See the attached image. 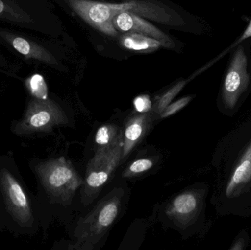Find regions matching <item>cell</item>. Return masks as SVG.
Here are the masks:
<instances>
[{"instance_id": "obj_1", "label": "cell", "mask_w": 251, "mask_h": 250, "mask_svg": "<svg viewBox=\"0 0 251 250\" xmlns=\"http://www.w3.org/2000/svg\"><path fill=\"white\" fill-rule=\"evenodd\" d=\"M38 228L37 205L12 156H0V230L32 236Z\"/></svg>"}, {"instance_id": "obj_2", "label": "cell", "mask_w": 251, "mask_h": 250, "mask_svg": "<svg viewBox=\"0 0 251 250\" xmlns=\"http://www.w3.org/2000/svg\"><path fill=\"white\" fill-rule=\"evenodd\" d=\"M231 139L234 157L229 154L226 161L220 199L223 209L242 214L251 204V123L239 128Z\"/></svg>"}, {"instance_id": "obj_3", "label": "cell", "mask_w": 251, "mask_h": 250, "mask_svg": "<svg viewBox=\"0 0 251 250\" xmlns=\"http://www.w3.org/2000/svg\"><path fill=\"white\" fill-rule=\"evenodd\" d=\"M229 59L221 79L219 103L223 110L234 112L251 91V39L228 50Z\"/></svg>"}, {"instance_id": "obj_4", "label": "cell", "mask_w": 251, "mask_h": 250, "mask_svg": "<svg viewBox=\"0 0 251 250\" xmlns=\"http://www.w3.org/2000/svg\"><path fill=\"white\" fill-rule=\"evenodd\" d=\"M66 2L90 25L111 36L118 34L113 24V19L122 12H134L136 14L160 22L168 19L162 8L150 3L132 1L110 4L90 0H66Z\"/></svg>"}, {"instance_id": "obj_5", "label": "cell", "mask_w": 251, "mask_h": 250, "mask_svg": "<svg viewBox=\"0 0 251 250\" xmlns=\"http://www.w3.org/2000/svg\"><path fill=\"white\" fill-rule=\"evenodd\" d=\"M31 167L41 189L51 200L62 204L70 201L83 183L72 164L63 157L35 162Z\"/></svg>"}, {"instance_id": "obj_6", "label": "cell", "mask_w": 251, "mask_h": 250, "mask_svg": "<svg viewBox=\"0 0 251 250\" xmlns=\"http://www.w3.org/2000/svg\"><path fill=\"white\" fill-rule=\"evenodd\" d=\"M123 192L113 191L98 203L92 211L79 221L75 230L76 249H91L114 224L120 211Z\"/></svg>"}, {"instance_id": "obj_7", "label": "cell", "mask_w": 251, "mask_h": 250, "mask_svg": "<svg viewBox=\"0 0 251 250\" xmlns=\"http://www.w3.org/2000/svg\"><path fill=\"white\" fill-rule=\"evenodd\" d=\"M68 123L63 109L52 100L33 98L29 99L23 117L12 126L18 135L47 133L53 128Z\"/></svg>"}, {"instance_id": "obj_8", "label": "cell", "mask_w": 251, "mask_h": 250, "mask_svg": "<svg viewBox=\"0 0 251 250\" xmlns=\"http://www.w3.org/2000/svg\"><path fill=\"white\" fill-rule=\"evenodd\" d=\"M123 142L112 148L95 151L87 166L82 198L85 205L92 202L122 163Z\"/></svg>"}, {"instance_id": "obj_9", "label": "cell", "mask_w": 251, "mask_h": 250, "mask_svg": "<svg viewBox=\"0 0 251 250\" xmlns=\"http://www.w3.org/2000/svg\"><path fill=\"white\" fill-rule=\"evenodd\" d=\"M155 119L156 116L151 111L145 113L135 111L127 117L123 128L122 163L146 137Z\"/></svg>"}, {"instance_id": "obj_10", "label": "cell", "mask_w": 251, "mask_h": 250, "mask_svg": "<svg viewBox=\"0 0 251 250\" xmlns=\"http://www.w3.org/2000/svg\"><path fill=\"white\" fill-rule=\"evenodd\" d=\"M0 41L11 47L28 60H37L50 65L56 63L51 53L30 38L0 28Z\"/></svg>"}, {"instance_id": "obj_11", "label": "cell", "mask_w": 251, "mask_h": 250, "mask_svg": "<svg viewBox=\"0 0 251 250\" xmlns=\"http://www.w3.org/2000/svg\"><path fill=\"white\" fill-rule=\"evenodd\" d=\"M113 24L115 28L124 32H137V33L158 40L162 43L163 46H172V41L164 32L134 12L125 11L119 13L113 19Z\"/></svg>"}, {"instance_id": "obj_12", "label": "cell", "mask_w": 251, "mask_h": 250, "mask_svg": "<svg viewBox=\"0 0 251 250\" xmlns=\"http://www.w3.org/2000/svg\"><path fill=\"white\" fill-rule=\"evenodd\" d=\"M202 195L199 192L187 191L177 195L167 208L169 217L182 225L189 224L201 208Z\"/></svg>"}, {"instance_id": "obj_13", "label": "cell", "mask_w": 251, "mask_h": 250, "mask_svg": "<svg viewBox=\"0 0 251 250\" xmlns=\"http://www.w3.org/2000/svg\"><path fill=\"white\" fill-rule=\"evenodd\" d=\"M94 142L96 151L112 148L123 142V128L114 123L102 125L96 132Z\"/></svg>"}, {"instance_id": "obj_14", "label": "cell", "mask_w": 251, "mask_h": 250, "mask_svg": "<svg viewBox=\"0 0 251 250\" xmlns=\"http://www.w3.org/2000/svg\"><path fill=\"white\" fill-rule=\"evenodd\" d=\"M122 44L126 48L134 51H151L157 49L162 43L155 38L140 33H130L124 35Z\"/></svg>"}, {"instance_id": "obj_15", "label": "cell", "mask_w": 251, "mask_h": 250, "mask_svg": "<svg viewBox=\"0 0 251 250\" xmlns=\"http://www.w3.org/2000/svg\"><path fill=\"white\" fill-rule=\"evenodd\" d=\"M0 19L14 21L19 23H32V18L19 7L12 5L11 1L0 0Z\"/></svg>"}, {"instance_id": "obj_16", "label": "cell", "mask_w": 251, "mask_h": 250, "mask_svg": "<svg viewBox=\"0 0 251 250\" xmlns=\"http://www.w3.org/2000/svg\"><path fill=\"white\" fill-rule=\"evenodd\" d=\"M187 83V80L181 81V82L176 84L172 88H170L162 96L159 97V99L156 101V104L153 105L151 110L152 113L156 116V118L171 104L173 99L179 93L180 91L184 88Z\"/></svg>"}, {"instance_id": "obj_17", "label": "cell", "mask_w": 251, "mask_h": 250, "mask_svg": "<svg viewBox=\"0 0 251 250\" xmlns=\"http://www.w3.org/2000/svg\"><path fill=\"white\" fill-rule=\"evenodd\" d=\"M26 86L33 98L42 100L49 98L47 83L41 75L35 74L28 78Z\"/></svg>"}, {"instance_id": "obj_18", "label": "cell", "mask_w": 251, "mask_h": 250, "mask_svg": "<svg viewBox=\"0 0 251 250\" xmlns=\"http://www.w3.org/2000/svg\"><path fill=\"white\" fill-rule=\"evenodd\" d=\"M153 166V161L151 159H138L128 165L126 170L124 172L123 176L126 178L134 177L149 171Z\"/></svg>"}, {"instance_id": "obj_19", "label": "cell", "mask_w": 251, "mask_h": 250, "mask_svg": "<svg viewBox=\"0 0 251 250\" xmlns=\"http://www.w3.org/2000/svg\"><path fill=\"white\" fill-rule=\"evenodd\" d=\"M193 98V96H186L184 97V98H181V99L178 100V101H175V102L172 103V104L171 103L163 110V112L159 114L157 118H166V117L176 114V113H178V111L184 108L192 101Z\"/></svg>"}, {"instance_id": "obj_20", "label": "cell", "mask_w": 251, "mask_h": 250, "mask_svg": "<svg viewBox=\"0 0 251 250\" xmlns=\"http://www.w3.org/2000/svg\"><path fill=\"white\" fill-rule=\"evenodd\" d=\"M134 109L137 113H145L151 111L153 104L151 101L150 97L147 95H139L134 98Z\"/></svg>"}, {"instance_id": "obj_21", "label": "cell", "mask_w": 251, "mask_h": 250, "mask_svg": "<svg viewBox=\"0 0 251 250\" xmlns=\"http://www.w3.org/2000/svg\"><path fill=\"white\" fill-rule=\"evenodd\" d=\"M251 19H250V21H249V23H248L247 26H246V29H245V30L243 31V33H242L241 35H240V38H239L238 39H237V41H236L235 42H234V44H233L232 45H231V46L229 47V49H231V48H232L233 47L235 46V45H237V44H240V43L242 42V41H245V40L247 39V38H251ZM229 49H228V51Z\"/></svg>"}, {"instance_id": "obj_22", "label": "cell", "mask_w": 251, "mask_h": 250, "mask_svg": "<svg viewBox=\"0 0 251 250\" xmlns=\"http://www.w3.org/2000/svg\"><path fill=\"white\" fill-rule=\"evenodd\" d=\"M245 248V241L243 239H239L234 242L230 250H242Z\"/></svg>"}, {"instance_id": "obj_23", "label": "cell", "mask_w": 251, "mask_h": 250, "mask_svg": "<svg viewBox=\"0 0 251 250\" xmlns=\"http://www.w3.org/2000/svg\"></svg>"}]
</instances>
